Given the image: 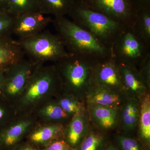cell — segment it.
Wrapping results in <instances>:
<instances>
[{"label": "cell", "mask_w": 150, "mask_h": 150, "mask_svg": "<svg viewBox=\"0 0 150 150\" xmlns=\"http://www.w3.org/2000/svg\"><path fill=\"white\" fill-rule=\"evenodd\" d=\"M77 0H40V12L54 18L68 15Z\"/></svg>", "instance_id": "44dd1931"}, {"label": "cell", "mask_w": 150, "mask_h": 150, "mask_svg": "<svg viewBox=\"0 0 150 150\" xmlns=\"http://www.w3.org/2000/svg\"><path fill=\"white\" fill-rule=\"evenodd\" d=\"M121 75L122 91L127 98L141 100L150 93V88L141 76L138 69L129 65L118 64Z\"/></svg>", "instance_id": "7c38bea8"}, {"label": "cell", "mask_w": 150, "mask_h": 150, "mask_svg": "<svg viewBox=\"0 0 150 150\" xmlns=\"http://www.w3.org/2000/svg\"><path fill=\"white\" fill-rule=\"evenodd\" d=\"M54 98L62 109L71 116L87 110L84 100L71 94L62 91Z\"/></svg>", "instance_id": "603a6c76"}, {"label": "cell", "mask_w": 150, "mask_h": 150, "mask_svg": "<svg viewBox=\"0 0 150 150\" xmlns=\"http://www.w3.org/2000/svg\"><path fill=\"white\" fill-rule=\"evenodd\" d=\"M102 150H120L109 140Z\"/></svg>", "instance_id": "1f68e13d"}, {"label": "cell", "mask_w": 150, "mask_h": 150, "mask_svg": "<svg viewBox=\"0 0 150 150\" xmlns=\"http://www.w3.org/2000/svg\"><path fill=\"white\" fill-rule=\"evenodd\" d=\"M127 98L121 90L108 88L99 86H92L86 94V105H98L118 109Z\"/></svg>", "instance_id": "4fadbf2b"}, {"label": "cell", "mask_w": 150, "mask_h": 150, "mask_svg": "<svg viewBox=\"0 0 150 150\" xmlns=\"http://www.w3.org/2000/svg\"><path fill=\"white\" fill-rule=\"evenodd\" d=\"M110 140L120 150H146L135 136L114 131L110 134Z\"/></svg>", "instance_id": "484cf974"}, {"label": "cell", "mask_w": 150, "mask_h": 150, "mask_svg": "<svg viewBox=\"0 0 150 150\" xmlns=\"http://www.w3.org/2000/svg\"><path fill=\"white\" fill-rule=\"evenodd\" d=\"M32 113L39 123H59L66 125L72 117L62 109L54 98L43 103Z\"/></svg>", "instance_id": "ac0fdd59"}, {"label": "cell", "mask_w": 150, "mask_h": 150, "mask_svg": "<svg viewBox=\"0 0 150 150\" xmlns=\"http://www.w3.org/2000/svg\"><path fill=\"white\" fill-rule=\"evenodd\" d=\"M42 150H75L64 139L57 140L42 149Z\"/></svg>", "instance_id": "f1b7e54d"}, {"label": "cell", "mask_w": 150, "mask_h": 150, "mask_svg": "<svg viewBox=\"0 0 150 150\" xmlns=\"http://www.w3.org/2000/svg\"><path fill=\"white\" fill-rule=\"evenodd\" d=\"M0 11H1V10H0Z\"/></svg>", "instance_id": "d590c367"}, {"label": "cell", "mask_w": 150, "mask_h": 150, "mask_svg": "<svg viewBox=\"0 0 150 150\" xmlns=\"http://www.w3.org/2000/svg\"><path fill=\"white\" fill-rule=\"evenodd\" d=\"M7 12L15 17L23 14L40 12V0H7Z\"/></svg>", "instance_id": "d4e9b609"}, {"label": "cell", "mask_w": 150, "mask_h": 150, "mask_svg": "<svg viewBox=\"0 0 150 150\" xmlns=\"http://www.w3.org/2000/svg\"><path fill=\"white\" fill-rule=\"evenodd\" d=\"M98 60L71 54L55 63L62 86V91L84 100L91 87L94 67Z\"/></svg>", "instance_id": "3957f363"}, {"label": "cell", "mask_w": 150, "mask_h": 150, "mask_svg": "<svg viewBox=\"0 0 150 150\" xmlns=\"http://www.w3.org/2000/svg\"><path fill=\"white\" fill-rule=\"evenodd\" d=\"M68 16L75 24L110 49L124 27L102 13L83 6L77 1Z\"/></svg>", "instance_id": "277c9868"}, {"label": "cell", "mask_w": 150, "mask_h": 150, "mask_svg": "<svg viewBox=\"0 0 150 150\" xmlns=\"http://www.w3.org/2000/svg\"><path fill=\"white\" fill-rule=\"evenodd\" d=\"M138 8H150V0H134Z\"/></svg>", "instance_id": "4dcf8cb0"}, {"label": "cell", "mask_w": 150, "mask_h": 150, "mask_svg": "<svg viewBox=\"0 0 150 150\" xmlns=\"http://www.w3.org/2000/svg\"><path fill=\"white\" fill-rule=\"evenodd\" d=\"M136 137L146 150H150V93L140 100L139 118Z\"/></svg>", "instance_id": "ffe728a7"}, {"label": "cell", "mask_w": 150, "mask_h": 150, "mask_svg": "<svg viewBox=\"0 0 150 150\" xmlns=\"http://www.w3.org/2000/svg\"><path fill=\"white\" fill-rule=\"evenodd\" d=\"M91 126L87 109L73 115L65 126L64 140L76 149L82 142Z\"/></svg>", "instance_id": "e0dca14e"}, {"label": "cell", "mask_w": 150, "mask_h": 150, "mask_svg": "<svg viewBox=\"0 0 150 150\" xmlns=\"http://www.w3.org/2000/svg\"><path fill=\"white\" fill-rule=\"evenodd\" d=\"M18 42L24 54L37 63H56L69 54L61 38L49 31L43 30Z\"/></svg>", "instance_id": "5b68a950"}, {"label": "cell", "mask_w": 150, "mask_h": 150, "mask_svg": "<svg viewBox=\"0 0 150 150\" xmlns=\"http://www.w3.org/2000/svg\"><path fill=\"white\" fill-rule=\"evenodd\" d=\"M38 64L23 58L6 69L1 94L12 104L18 99Z\"/></svg>", "instance_id": "ba28073f"}, {"label": "cell", "mask_w": 150, "mask_h": 150, "mask_svg": "<svg viewBox=\"0 0 150 150\" xmlns=\"http://www.w3.org/2000/svg\"><path fill=\"white\" fill-rule=\"evenodd\" d=\"M66 125L59 123H39L25 137L26 141L43 149L52 142L64 139Z\"/></svg>", "instance_id": "9a60e30c"}, {"label": "cell", "mask_w": 150, "mask_h": 150, "mask_svg": "<svg viewBox=\"0 0 150 150\" xmlns=\"http://www.w3.org/2000/svg\"><path fill=\"white\" fill-rule=\"evenodd\" d=\"M77 2L124 26H133L139 10L134 0H78Z\"/></svg>", "instance_id": "52a82bcc"}, {"label": "cell", "mask_w": 150, "mask_h": 150, "mask_svg": "<svg viewBox=\"0 0 150 150\" xmlns=\"http://www.w3.org/2000/svg\"><path fill=\"white\" fill-rule=\"evenodd\" d=\"M132 28L146 43L150 45V8L139 9Z\"/></svg>", "instance_id": "cb8c5ba5"}, {"label": "cell", "mask_w": 150, "mask_h": 150, "mask_svg": "<svg viewBox=\"0 0 150 150\" xmlns=\"http://www.w3.org/2000/svg\"><path fill=\"white\" fill-rule=\"evenodd\" d=\"M14 17L7 12L0 11V37L12 33Z\"/></svg>", "instance_id": "4316f807"}, {"label": "cell", "mask_w": 150, "mask_h": 150, "mask_svg": "<svg viewBox=\"0 0 150 150\" xmlns=\"http://www.w3.org/2000/svg\"><path fill=\"white\" fill-rule=\"evenodd\" d=\"M111 56L117 64L138 68L150 54V45L146 43L131 26H124L111 49Z\"/></svg>", "instance_id": "8992f818"}, {"label": "cell", "mask_w": 150, "mask_h": 150, "mask_svg": "<svg viewBox=\"0 0 150 150\" xmlns=\"http://www.w3.org/2000/svg\"><path fill=\"white\" fill-rule=\"evenodd\" d=\"M140 100L127 98L118 109L117 132L136 137L139 118Z\"/></svg>", "instance_id": "5bb4252c"}, {"label": "cell", "mask_w": 150, "mask_h": 150, "mask_svg": "<svg viewBox=\"0 0 150 150\" xmlns=\"http://www.w3.org/2000/svg\"><path fill=\"white\" fill-rule=\"evenodd\" d=\"M91 125L100 131L111 134L118 126V110L98 105H86Z\"/></svg>", "instance_id": "2e32d148"}, {"label": "cell", "mask_w": 150, "mask_h": 150, "mask_svg": "<svg viewBox=\"0 0 150 150\" xmlns=\"http://www.w3.org/2000/svg\"><path fill=\"white\" fill-rule=\"evenodd\" d=\"M110 140V134L91 125L82 142L75 150H102Z\"/></svg>", "instance_id": "7402d4cb"}, {"label": "cell", "mask_w": 150, "mask_h": 150, "mask_svg": "<svg viewBox=\"0 0 150 150\" xmlns=\"http://www.w3.org/2000/svg\"><path fill=\"white\" fill-rule=\"evenodd\" d=\"M137 69L141 76L150 88V54L145 57Z\"/></svg>", "instance_id": "83f0119b"}, {"label": "cell", "mask_w": 150, "mask_h": 150, "mask_svg": "<svg viewBox=\"0 0 150 150\" xmlns=\"http://www.w3.org/2000/svg\"><path fill=\"white\" fill-rule=\"evenodd\" d=\"M91 83L92 86H102L122 91V82L118 65L112 56L96 62L93 71Z\"/></svg>", "instance_id": "8fae6325"}, {"label": "cell", "mask_w": 150, "mask_h": 150, "mask_svg": "<svg viewBox=\"0 0 150 150\" xmlns=\"http://www.w3.org/2000/svg\"><path fill=\"white\" fill-rule=\"evenodd\" d=\"M53 20L51 16L39 12L23 14L14 17L12 33L19 40L25 39L43 31Z\"/></svg>", "instance_id": "30bf717a"}, {"label": "cell", "mask_w": 150, "mask_h": 150, "mask_svg": "<svg viewBox=\"0 0 150 150\" xmlns=\"http://www.w3.org/2000/svg\"><path fill=\"white\" fill-rule=\"evenodd\" d=\"M0 150H3L2 148L1 144H0Z\"/></svg>", "instance_id": "e575fe53"}, {"label": "cell", "mask_w": 150, "mask_h": 150, "mask_svg": "<svg viewBox=\"0 0 150 150\" xmlns=\"http://www.w3.org/2000/svg\"><path fill=\"white\" fill-rule=\"evenodd\" d=\"M78 0H77V1Z\"/></svg>", "instance_id": "8d00e7d4"}, {"label": "cell", "mask_w": 150, "mask_h": 150, "mask_svg": "<svg viewBox=\"0 0 150 150\" xmlns=\"http://www.w3.org/2000/svg\"><path fill=\"white\" fill-rule=\"evenodd\" d=\"M7 0H0V10L7 12Z\"/></svg>", "instance_id": "836d02e7"}, {"label": "cell", "mask_w": 150, "mask_h": 150, "mask_svg": "<svg viewBox=\"0 0 150 150\" xmlns=\"http://www.w3.org/2000/svg\"><path fill=\"white\" fill-rule=\"evenodd\" d=\"M24 55L18 41L8 36L0 37V70L7 69Z\"/></svg>", "instance_id": "d6986e66"}, {"label": "cell", "mask_w": 150, "mask_h": 150, "mask_svg": "<svg viewBox=\"0 0 150 150\" xmlns=\"http://www.w3.org/2000/svg\"><path fill=\"white\" fill-rule=\"evenodd\" d=\"M62 91V86L55 64L39 63L25 87L14 104L17 115L32 113L46 100Z\"/></svg>", "instance_id": "6da1fadb"}, {"label": "cell", "mask_w": 150, "mask_h": 150, "mask_svg": "<svg viewBox=\"0 0 150 150\" xmlns=\"http://www.w3.org/2000/svg\"><path fill=\"white\" fill-rule=\"evenodd\" d=\"M38 123L33 113L18 115L10 124L0 130V144L3 150L13 149Z\"/></svg>", "instance_id": "9c48e42d"}, {"label": "cell", "mask_w": 150, "mask_h": 150, "mask_svg": "<svg viewBox=\"0 0 150 150\" xmlns=\"http://www.w3.org/2000/svg\"><path fill=\"white\" fill-rule=\"evenodd\" d=\"M12 150H42V149L26 141L21 142Z\"/></svg>", "instance_id": "f546056e"}, {"label": "cell", "mask_w": 150, "mask_h": 150, "mask_svg": "<svg viewBox=\"0 0 150 150\" xmlns=\"http://www.w3.org/2000/svg\"><path fill=\"white\" fill-rule=\"evenodd\" d=\"M6 70V69L0 70V95L1 94L2 89L5 72Z\"/></svg>", "instance_id": "d6a6232c"}, {"label": "cell", "mask_w": 150, "mask_h": 150, "mask_svg": "<svg viewBox=\"0 0 150 150\" xmlns=\"http://www.w3.org/2000/svg\"><path fill=\"white\" fill-rule=\"evenodd\" d=\"M53 23L70 54L98 60L111 56L110 48L66 16L54 18Z\"/></svg>", "instance_id": "7a4b0ae2"}]
</instances>
